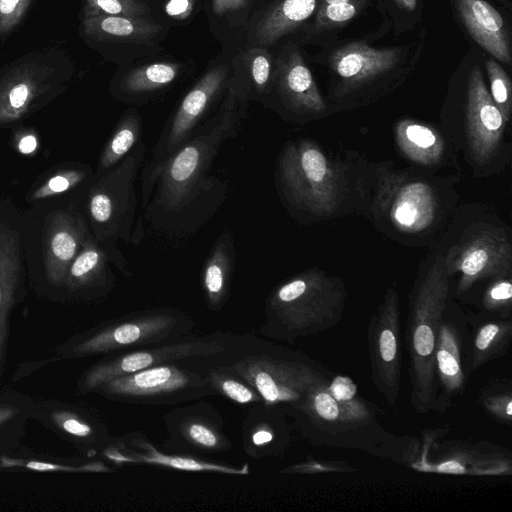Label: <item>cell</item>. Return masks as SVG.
<instances>
[{
	"label": "cell",
	"instance_id": "obj_30",
	"mask_svg": "<svg viewBox=\"0 0 512 512\" xmlns=\"http://www.w3.org/2000/svg\"><path fill=\"white\" fill-rule=\"evenodd\" d=\"M235 265V246L230 233L221 234L204 264L202 289L210 311L218 312L226 304Z\"/></svg>",
	"mask_w": 512,
	"mask_h": 512
},
{
	"label": "cell",
	"instance_id": "obj_6",
	"mask_svg": "<svg viewBox=\"0 0 512 512\" xmlns=\"http://www.w3.org/2000/svg\"><path fill=\"white\" fill-rule=\"evenodd\" d=\"M327 386L312 389L288 412L298 433L317 445L359 449L400 461L405 443L380 426L374 407L360 396L339 402Z\"/></svg>",
	"mask_w": 512,
	"mask_h": 512
},
{
	"label": "cell",
	"instance_id": "obj_27",
	"mask_svg": "<svg viewBox=\"0 0 512 512\" xmlns=\"http://www.w3.org/2000/svg\"><path fill=\"white\" fill-rule=\"evenodd\" d=\"M109 262L106 251L89 234L70 264L61 287L85 298L106 296L115 286Z\"/></svg>",
	"mask_w": 512,
	"mask_h": 512
},
{
	"label": "cell",
	"instance_id": "obj_24",
	"mask_svg": "<svg viewBox=\"0 0 512 512\" xmlns=\"http://www.w3.org/2000/svg\"><path fill=\"white\" fill-rule=\"evenodd\" d=\"M277 91L289 120L294 123L306 124L334 112L297 50L290 51L280 61Z\"/></svg>",
	"mask_w": 512,
	"mask_h": 512
},
{
	"label": "cell",
	"instance_id": "obj_40",
	"mask_svg": "<svg viewBox=\"0 0 512 512\" xmlns=\"http://www.w3.org/2000/svg\"><path fill=\"white\" fill-rule=\"evenodd\" d=\"M486 70L490 82V95L501 111L505 121L510 124L512 117V84L507 73L500 65L489 59L486 61Z\"/></svg>",
	"mask_w": 512,
	"mask_h": 512
},
{
	"label": "cell",
	"instance_id": "obj_12",
	"mask_svg": "<svg viewBox=\"0 0 512 512\" xmlns=\"http://www.w3.org/2000/svg\"><path fill=\"white\" fill-rule=\"evenodd\" d=\"M251 385L265 405L286 414L312 389L329 384L331 372L300 351L273 347L271 343L221 364Z\"/></svg>",
	"mask_w": 512,
	"mask_h": 512
},
{
	"label": "cell",
	"instance_id": "obj_33",
	"mask_svg": "<svg viewBox=\"0 0 512 512\" xmlns=\"http://www.w3.org/2000/svg\"><path fill=\"white\" fill-rule=\"evenodd\" d=\"M322 0H282L259 21L256 41L270 45L292 32L319 8Z\"/></svg>",
	"mask_w": 512,
	"mask_h": 512
},
{
	"label": "cell",
	"instance_id": "obj_37",
	"mask_svg": "<svg viewBox=\"0 0 512 512\" xmlns=\"http://www.w3.org/2000/svg\"><path fill=\"white\" fill-rule=\"evenodd\" d=\"M195 367L204 372L209 385L217 395L240 405L262 403L260 394L251 385L223 365Z\"/></svg>",
	"mask_w": 512,
	"mask_h": 512
},
{
	"label": "cell",
	"instance_id": "obj_15",
	"mask_svg": "<svg viewBox=\"0 0 512 512\" xmlns=\"http://www.w3.org/2000/svg\"><path fill=\"white\" fill-rule=\"evenodd\" d=\"M94 393L116 402L143 405H175L217 395L200 369L168 363L114 378Z\"/></svg>",
	"mask_w": 512,
	"mask_h": 512
},
{
	"label": "cell",
	"instance_id": "obj_44",
	"mask_svg": "<svg viewBox=\"0 0 512 512\" xmlns=\"http://www.w3.org/2000/svg\"><path fill=\"white\" fill-rule=\"evenodd\" d=\"M248 65L252 80L259 92H264L271 80V58L264 49H254L248 53Z\"/></svg>",
	"mask_w": 512,
	"mask_h": 512
},
{
	"label": "cell",
	"instance_id": "obj_2",
	"mask_svg": "<svg viewBox=\"0 0 512 512\" xmlns=\"http://www.w3.org/2000/svg\"><path fill=\"white\" fill-rule=\"evenodd\" d=\"M374 162L356 150L323 147L311 138L287 141L275 168L279 197L290 215L306 225L349 215L366 218Z\"/></svg>",
	"mask_w": 512,
	"mask_h": 512
},
{
	"label": "cell",
	"instance_id": "obj_51",
	"mask_svg": "<svg viewBox=\"0 0 512 512\" xmlns=\"http://www.w3.org/2000/svg\"><path fill=\"white\" fill-rule=\"evenodd\" d=\"M397 5L406 11H413L417 5V0H395Z\"/></svg>",
	"mask_w": 512,
	"mask_h": 512
},
{
	"label": "cell",
	"instance_id": "obj_20",
	"mask_svg": "<svg viewBox=\"0 0 512 512\" xmlns=\"http://www.w3.org/2000/svg\"><path fill=\"white\" fill-rule=\"evenodd\" d=\"M34 420L73 444L88 457L101 455L114 441L108 427L99 417L75 403L38 399Z\"/></svg>",
	"mask_w": 512,
	"mask_h": 512
},
{
	"label": "cell",
	"instance_id": "obj_16",
	"mask_svg": "<svg viewBox=\"0 0 512 512\" xmlns=\"http://www.w3.org/2000/svg\"><path fill=\"white\" fill-rule=\"evenodd\" d=\"M445 433L442 429L426 432L420 448L413 442H407L401 462L421 472L476 476L511 475L512 459L506 449L484 441L436 443V439Z\"/></svg>",
	"mask_w": 512,
	"mask_h": 512
},
{
	"label": "cell",
	"instance_id": "obj_34",
	"mask_svg": "<svg viewBox=\"0 0 512 512\" xmlns=\"http://www.w3.org/2000/svg\"><path fill=\"white\" fill-rule=\"evenodd\" d=\"M36 400L24 393L0 390V451L18 448L27 422L34 419Z\"/></svg>",
	"mask_w": 512,
	"mask_h": 512
},
{
	"label": "cell",
	"instance_id": "obj_36",
	"mask_svg": "<svg viewBox=\"0 0 512 512\" xmlns=\"http://www.w3.org/2000/svg\"><path fill=\"white\" fill-rule=\"evenodd\" d=\"M179 69V65L167 62L136 68L123 77L120 90L129 96L155 92L171 84L178 76Z\"/></svg>",
	"mask_w": 512,
	"mask_h": 512
},
{
	"label": "cell",
	"instance_id": "obj_43",
	"mask_svg": "<svg viewBox=\"0 0 512 512\" xmlns=\"http://www.w3.org/2000/svg\"><path fill=\"white\" fill-rule=\"evenodd\" d=\"M363 4L362 2L320 4L316 14V29H326L348 22L358 14Z\"/></svg>",
	"mask_w": 512,
	"mask_h": 512
},
{
	"label": "cell",
	"instance_id": "obj_21",
	"mask_svg": "<svg viewBox=\"0 0 512 512\" xmlns=\"http://www.w3.org/2000/svg\"><path fill=\"white\" fill-rule=\"evenodd\" d=\"M228 74L227 68H213L189 90L163 129L149 163L168 157L193 135L197 125L224 88Z\"/></svg>",
	"mask_w": 512,
	"mask_h": 512
},
{
	"label": "cell",
	"instance_id": "obj_22",
	"mask_svg": "<svg viewBox=\"0 0 512 512\" xmlns=\"http://www.w3.org/2000/svg\"><path fill=\"white\" fill-rule=\"evenodd\" d=\"M101 455L114 464H142L166 467L187 472H212L226 475H247L245 463L235 467L226 463L202 460L188 454H168L160 451L141 432H129L118 438Z\"/></svg>",
	"mask_w": 512,
	"mask_h": 512
},
{
	"label": "cell",
	"instance_id": "obj_31",
	"mask_svg": "<svg viewBox=\"0 0 512 512\" xmlns=\"http://www.w3.org/2000/svg\"><path fill=\"white\" fill-rule=\"evenodd\" d=\"M28 470L33 472L109 473L111 468L100 461L61 458L17 448L0 451V470Z\"/></svg>",
	"mask_w": 512,
	"mask_h": 512
},
{
	"label": "cell",
	"instance_id": "obj_49",
	"mask_svg": "<svg viewBox=\"0 0 512 512\" xmlns=\"http://www.w3.org/2000/svg\"><path fill=\"white\" fill-rule=\"evenodd\" d=\"M247 2L248 0H212V9L215 14L223 15L244 8Z\"/></svg>",
	"mask_w": 512,
	"mask_h": 512
},
{
	"label": "cell",
	"instance_id": "obj_41",
	"mask_svg": "<svg viewBox=\"0 0 512 512\" xmlns=\"http://www.w3.org/2000/svg\"><path fill=\"white\" fill-rule=\"evenodd\" d=\"M84 17L91 16H131L143 17L146 5L140 0H84Z\"/></svg>",
	"mask_w": 512,
	"mask_h": 512
},
{
	"label": "cell",
	"instance_id": "obj_3",
	"mask_svg": "<svg viewBox=\"0 0 512 512\" xmlns=\"http://www.w3.org/2000/svg\"><path fill=\"white\" fill-rule=\"evenodd\" d=\"M459 174H439L395 161L374 162L366 215L384 237L408 247L432 248L454 212L460 195Z\"/></svg>",
	"mask_w": 512,
	"mask_h": 512
},
{
	"label": "cell",
	"instance_id": "obj_45",
	"mask_svg": "<svg viewBox=\"0 0 512 512\" xmlns=\"http://www.w3.org/2000/svg\"><path fill=\"white\" fill-rule=\"evenodd\" d=\"M32 0H0V36L9 34L22 20Z\"/></svg>",
	"mask_w": 512,
	"mask_h": 512
},
{
	"label": "cell",
	"instance_id": "obj_10",
	"mask_svg": "<svg viewBox=\"0 0 512 512\" xmlns=\"http://www.w3.org/2000/svg\"><path fill=\"white\" fill-rule=\"evenodd\" d=\"M260 345L261 341L248 336L215 332L118 352L87 368L80 376L76 389L79 394L94 393L99 386L114 378L162 364H184L195 359H213L216 365L225 364Z\"/></svg>",
	"mask_w": 512,
	"mask_h": 512
},
{
	"label": "cell",
	"instance_id": "obj_28",
	"mask_svg": "<svg viewBox=\"0 0 512 512\" xmlns=\"http://www.w3.org/2000/svg\"><path fill=\"white\" fill-rule=\"evenodd\" d=\"M458 14L473 39L499 61L512 62L509 34L502 15L486 0H455Z\"/></svg>",
	"mask_w": 512,
	"mask_h": 512
},
{
	"label": "cell",
	"instance_id": "obj_18",
	"mask_svg": "<svg viewBox=\"0 0 512 512\" xmlns=\"http://www.w3.org/2000/svg\"><path fill=\"white\" fill-rule=\"evenodd\" d=\"M467 318L450 300L438 332L435 347L437 398L434 410L445 411L451 400L463 393L468 373Z\"/></svg>",
	"mask_w": 512,
	"mask_h": 512
},
{
	"label": "cell",
	"instance_id": "obj_52",
	"mask_svg": "<svg viewBox=\"0 0 512 512\" xmlns=\"http://www.w3.org/2000/svg\"><path fill=\"white\" fill-rule=\"evenodd\" d=\"M341 2H362L364 3V0H322L321 4H332V3H341Z\"/></svg>",
	"mask_w": 512,
	"mask_h": 512
},
{
	"label": "cell",
	"instance_id": "obj_38",
	"mask_svg": "<svg viewBox=\"0 0 512 512\" xmlns=\"http://www.w3.org/2000/svg\"><path fill=\"white\" fill-rule=\"evenodd\" d=\"M480 307L485 314L511 317L512 275L488 280L481 296Z\"/></svg>",
	"mask_w": 512,
	"mask_h": 512
},
{
	"label": "cell",
	"instance_id": "obj_4",
	"mask_svg": "<svg viewBox=\"0 0 512 512\" xmlns=\"http://www.w3.org/2000/svg\"><path fill=\"white\" fill-rule=\"evenodd\" d=\"M429 250L439 253L453 278L455 297L479 282L512 275V233L499 213L484 203L459 204Z\"/></svg>",
	"mask_w": 512,
	"mask_h": 512
},
{
	"label": "cell",
	"instance_id": "obj_50",
	"mask_svg": "<svg viewBox=\"0 0 512 512\" xmlns=\"http://www.w3.org/2000/svg\"><path fill=\"white\" fill-rule=\"evenodd\" d=\"M37 145V138L33 134H27L20 139L17 147L22 154L28 155L36 150Z\"/></svg>",
	"mask_w": 512,
	"mask_h": 512
},
{
	"label": "cell",
	"instance_id": "obj_11",
	"mask_svg": "<svg viewBox=\"0 0 512 512\" xmlns=\"http://www.w3.org/2000/svg\"><path fill=\"white\" fill-rule=\"evenodd\" d=\"M196 323L171 308L129 313L79 333L55 349L57 359H76L145 348L193 335Z\"/></svg>",
	"mask_w": 512,
	"mask_h": 512
},
{
	"label": "cell",
	"instance_id": "obj_35",
	"mask_svg": "<svg viewBox=\"0 0 512 512\" xmlns=\"http://www.w3.org/2000/svg\"><path fill=\"white\" fill-rule=\"evenodd\" d=\"M141 137V117L135 109H128L100 155L97 175L106 173L121 162L141 142Z\"/></svg>",
	"mask_w": 512,
	"mask_h": 512
},
{
	"label": "cell",
	"instance_id": "obj_7",
	"mask_svg": "<svg viewBox=\"0 0 512 512\" xmlns=\"http://www.w3.org/2000/svg\"><path fill=\"white\" fill-rule=\"evenodd\" d=\"M508 125L478 68L469 74L461 101L444 108L439 124L474 178L500 174L510 164Z\"/></svg>",
	"mask_w": 512,
	"mask_h": 512
},
{
	"label": "cell",
	"instance_id": "obj_46",
	"mask_svg": "<svg viewBox=\"0 0 512 512\" xmlns=\"http://www.w3.org/2000/svg\"><path fill=\"white\" fill-rule=\"evenodd\" d=\"M352 470L353 468L345 462L323 461L309 457L301 463L294 464L283 469L281 473L317 474L329 472H347Z\"/></svg>",
	"mask_w": 512,
	"mask_h": 512
},
{
	"label": "cell",
	"instance_id": "obj_23",
	"mask_svg": "<svg viewBox=\"0 0 512 512\" xmlns=\"http://www.w3.org/2000/svg\"><path fill=\"white\" fill-rule=\"evenodd\" d=\"M393 136L398 154L411 166L436 173L453 167L460 172L458 154L439 125L401 118L395 123Z\"/></svg>",
	"mask_w": 512,
	"mask_h": 512
},
{
	"label": "cell",
	"instance_id": "obj_47",
	"mask_svg": "<svg viewBox=\"0 0 512 512\" xmlns=\"http://www.w3.org/2000/svg\"><path fill=\"white\" fill-rule=\"evenodd\" d=\"M327 388L329 393L339 402L349 401L358 396L357 386L348 376H333Z\"/></svg>",
	"mask_w": 512,
	"mask_h": 512
},
{
	"label": "cell",
	"instance_id": "obj_32",
	"mask_svg": "<svg viewBox=\"0 0 512 512\" xmlns=\"http://www.w3.org/2000/svg\"><path fill=\"white\" fill-rule=\"evenodd\" d=\"M84 33L103 42H144L155 36L160 27L143 17L91 16L82 21Z\"/></svg>",
	"mask_w": 512,
	"mask_h": 512
},
{
	"label": "cell",
	"instance_id": "obj_42",
	"mask_svg": "<svg viewBox=\"0 0 512 512\" xmlns=\"http://www.w3.org/2000/svg\"><path fill=\"white\" fill-rule=\"evenodd\" d=\"M87 175L88 172L81 169H68L57 172L34 189L29 198L35 201L61 194L84 181Z\"/></svg>",
	"mask_w": 512,
	"mask_h": 512
},
{
	"label": "cell",
	"instance_id": "obj_5",
	"mask_svg": "<svg viewBox=\"0 0 512 512\" xmlns=\"http://www.w3.org/2000/svg\"><path fill=\"white\" fill-rule=\"evenodd\" d=\"M451 280L443 257L429 250L410 292L405 334L410 358V401L419 414L434 410L436 403L435 347L452 296Z\"/></svg>",
	"mask_w": 512,
	"mask_h": 512
},
{
	"label": "cell",
	"instance_id": "obj_48",
	"mask_svg": "<svg viewBox=\"0 0 512 512\" xmlns=\"http://www.w3.org/2000/svg\"><path fill=\"white\" fill-rule=\"evenodd\" d=\"M193 0H169L165 6L166 13L177 19H184L193 9Z\"/></svg>",
	"mask_w": 512,
	"mask_h": 512
},
{
	"label": "cell",
	"instance_id": "obj_17",
	"mask_svg": "<svg viewBox=\"0 0 512 512\" xmlns=\"http://www.w3.org/2000/svg\"><path fill=\"white\" fill-rule=\"evenodd\" d=\"M368 350L375 388L390 408H395L401 385L400 299L386 290L368 325Z\"/></svg>",
	"mask_w": 512,
	"mask_h": 512
},
{
	"label": "cell",
	"instance_id": "obj_26",
	"mask_svg": "<svg viewBox=\"0 0 512 512\" xmlns=\"http://www.w3.org/2000/svg\"><path fill=\"white\" fill-rule=\"evenodd\" d=\"M89 234L82 216L74 212L60 211L52 217L45 243V267L50 284L61 287Z\"/></svg>",
	"mask_w": 512,
	"mask_h": 512
},
{
	"label": "cell",
	"instance_id": "obj_25",
	"mask_svg": "<svg viewBox=\"0 0 512 512\" xmlns=\"http://www.w3.org/2000/svg\"><path fill=\"white\" fill-rule=\"evenodd\" d=\"M242 442L246 455L255 460L281 457L292 442V426L285 410L255 404L243 421Z\"/></svg>",
	"mask_w": 512,
	"mask_h": 512
},
{
	"label": "cell",
	"instance_id": "obj_1",
	"mask_svg": "<svg viewBox=\"0 0 512 512\" xmlns=\"http://www.w3.org/2000/svg\"><path fill=\"white\" fill-rule=\"evenodd\" d=\"M241 115L231 86L218 112L181 147L159 162L144 165L141 207L155 230L190 235L221 206L226 186L209 171L222 144L236 137Z\"/></svg>",
	"mask_w": 512,
	"mask_h": 512
},
{
	"label": "cell",
	"instance_id": "obj_14",
	"mask_svg": "<svg viewBox=\"0 0 512 512\" xmlns=\"http://www.w3.org/2000/svg\"><path fill=\"white\" fill-rule=\"evenodd\" d=\"M72 65L60 51L29 53L0 71V127L31 113L61 91Z\"/></svg>",
	"mask_w": 512,
	"mask_h": 512
},
{
	"label": "cell",
	"instance_id": "obj_8",
	"mask_svg": "<svg viewBox=\"0 0 512 512\" xmlns=\"http://www.w3.org/2000/svg\"><path fill=\"white\" fill-rule=\"evenodd\" d=\"M347 289L337 275L312 267L275 287L265 303L259 333L294 343L336 326L344 315Z\"/></svg>",
	"mask_w": 512,
	"mask_h": 512
},
{
	"label": "cell",
	"instance_id": "obj_29",
	"mask_svg": "<svg viewBox=\"0 0 512 512\" xmlns=\"http://www.w3.org/2000/svg\"><path fill=\"white\" fill-rule=\"evenodd\" d=\"M468 336V373L505 355L512 341V317L483 313Z\"/></svg>",
	"mask_w": 512,
	"mask_h": 512
},
{
	"label": "cell",
	"instance_id": "obj_13",
	"mask_svg": "<svg viewBox=\"0 0 512 512\" xmlns=\"http://www.w3.org/2000/svg\"><path fill=\"white\" fill-rule=\"evenodd\" d=\"M402 49H378L362 42L336 50L330 61L334 74L329 98L335 111L369 105L391 92L400 78L397 66Z\"/></svg>",
	"mask_w": 512,
	"mask_h": 512
},
{
	"label": "cell",
	"instance_id": "obj_9",
	"mask_svg": "<svg viewBox=\"0 0 512 512\" xmlns=\"http://www.w3.org/2000/svg\"><path fill=\"white\" fill-rule=\"evenodd\" d=\"M147 148L139 142L116 166L97 175L88 198V211L93 237L108 254L110 261L126 276L125 257L117 248V241L139 245L145 235L143 217L138 216V196L135 181L144 165Z\"/></svg>",
	"mask_w": 512,
	"mask_h": 512
},
{
	"label": "cell",
	"instance_id": "obj_19",
	"mask_svg": "<svg viewBox=\"0 0 512 512\" xmlns=\"http://www.w3.org/2000/svg\"><path fill=\"white\" fill-rule=\"evenodd\" d=\"M163 419L168 432L167 449L214 454L228 452L232 447L223 418L210 403L198 401L174 408Z\"/></svg>",
	"mask_w": 512,
	"mask_h": 512
},
{
	"label": "cell",
	"instance_id": "obj_39",
	"mask_svg": "<svg viewBox=\"0 0 512 512\" xmlns=\"http://www.w3.org/2000/svg\"><path fill=\"white\" fill-rule=\"evenodd\" d=\"M479 401L487 413L496 420L510 425L512 423L511 383L502 381L482 389Z\"/></svg>",
	"mask_w": 512,
	"mask_h": 512
}]
</instances>
